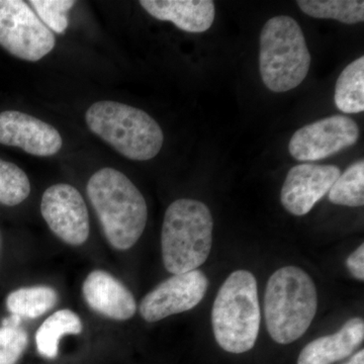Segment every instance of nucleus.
Listing matches in <instances>:
<instances>
[{
	"instance_id": "f257e3e1",
	"label": "nucleus",
	"mask_w": 364,
	"mask_h": 364,
	"mask_svg": "<svg viewBox=\"0 0 364 364\" xmlns=\"http://www.w3.org/2000/svg\"><path fill=\"white\" fill-rule=\"evenodd\" d=\"M86 193L112 247H133L148 219L147 203L135 184L119 170L105 167L90 177Z\"/></svg>"
},
{
	"instance_id": "f03ea898",
	"label": "nucleus",
	"mask_w": 364,
	"mask_h": 364,
	"mask_svg": "<svg viewBox=\"0 0 364 364\" xmlns=\"http://www.w3.org/2000/svg\"><path fill=\"white\" fill-rule=\"evenodd\" d=\"M318 294L310 275L301 268L284 267L268 280L264 296L267 331L279 344L301 338L312 324Z\"/></svg>"
},
{
	"instance_id": "7ed1b4c3",
	"label": "nucleus",
	"mask_w": 364,
	"mask_h": 364,
	"mask_svg": "<svg viewBox=\"0 0 364 364\" xmlns=\"http://www.w3.org/2000/svg\"><path fill=\"white\" fill-rule=\"evenodd\" d=\"M214 220L200 200L181 198L165 212L161 233L164 267L172 274L198 269L207 261L213 246Z\"/></svg>"
},
{
	"instance_id": "20e7f679",
	"label": "nucleus",
	"mask_w": 364,
	"mask_h": 364,
	"mask_svg": "<svg viewBox=\"0 0 364 364\" xmlns=\"http://www.w3.org/2000/svg\"><path fill=\"white\" fill-rule=\"evenodd\" d=\"M260 323L255 277L247 270H236L225 280L213 306L215 341L230 353H245L256 343Z\"/></svg>"
},
{
	"instance_id": "39448f33",
	"label": "nucleus",
	"mask_w": 364,
	"mask_h": 364,
	"mask_svg": "<svg viewBox=\"0 0 364 364\" xmlns=\"http://www.w3.org/2000/svg\"><path fill=\"white\" fill-rule=\"evenodd\" d=\"M85 119L91 132L131 160L152 159L164 142L162 129L152 117L121 102H95L86 112Z\"/></svg>"
},
{
	"instance_id": "423d86ee",
	"label": "nucleus",
	"mask_w": 364,
	"mask_h": 364,
	"mask_svg": "<svg viewBox=\"0 0 364 364\" xmlns=\"http://www.w3.org/2000/svg\"><path fill=\"white\" fill-rule=\"evenodd\" d=\"M311 54L301 26L287 16L267 21L260 35L261 78L273 92L298 87L308 75Z\"/></svg>"
},
{
	"instance_id": "0eeeda50",
	"label": "nucleus",
	"mask_w": 364,
	"mask_h": 364,
	"mask_svg": "<svg viewBox=\"0 0 364 364\" xmlns=\"http://www.w3.org/2000/svg\"><path fill=\"white\" fill-rule=\"evenodd\" d=\"M56 39L21 0H0V46L26 61L44 58L54 49Z\"/></svg>"
},
{
	"instance_id": "6e6552de",
	"label": "nucleus",
	"mask_w": 364,
	"mask_h": 364,
	"mask_svg": "<svg viewBox=\"0 0 364 364\" xmlns=\"http://www.w3.org/2000/svg\"><path fill=\"white\" fill-rule=\"evenodd\" d=\"M358 139V124L336 114L299 129L289 141V151L298 161H318L352 147Z\"/></svg>"
},
{
	"instance_id": "1a4fd4ad",
	"label": "nucleus",
	"mask_w": 364,
	"mask_h": 364,
	"mask_svg": "<svg viewBox=\"0 0 364 364\" xmlns=\"http://www.w3.org/2000/svg\"><path fill=\"white\" fill-rule=\"evenodd\" d=\"M41 213L50 230L72 246L85 244L90 237V215L82 196L70 184L46 189Z\"/></svg>"
},
{
	"instance_id": "9d476101",
	"label": "nucleus",
	"mask_w": 364,
	"mask_h": 364,
	"mask_svg": "<svg viewBox=\"0 0 364 364\" xmlns=\"http://www.w3.org/2000/svg\"><path fill=\"white\" fill-rule=\"evenodd\" d=\"M208 287V277L202 270L173 274L143 299L141 317L153 323L191 310L205 298Z\"/></svg>"
},
{
	"instance_id": "9b49d317",
	"label": "nucleus",
	"mask_w": 364,
	"mask_h": 364,
	"mask_svg": "<svg viewBox=\"0 0 364 364\" xmlns=\"http://www.w3.org/2000/svg\"><path fill=\"white\" fill-rule=\"evenodd\" d=\"M341 171L335 165L312 163L296 165L289 170L280 193L287 212L305 215L331 189Z\"/></svg>"
},
{
	"instance_id": "f8f14e48",
	"label": "nucleus",
	"mask_w": 364,
	"mask_h": 364,
	"mask_svg": "<svg viewBox=\"0 0 364 364\" xmlns=\"http://www.w3.org/2000/svg\"><path fill=\"white\" fill-rule=\"evenodd\" d=\"M62 136L51 124L18 111L0 112V144L21 148L33 156L57 154Z\"/></svg>"
},
{
	"instance_id": "ddd939ff",
	"label": "nucleus",
	"mask_w": 364,
	"mask_h": 364,
	"mask_svg": "<svg viewBox=\"0 0 364 364\" xmlns=\"http://www.w3.org/2000/svg\"><path fill=\"white\" fill-rule=\"evenodd\" d=\"M82 293L91 310L112 320H129L136 314L133 294L111 273L104 270H93L87 275Z\"/></svg>"
},
{
	"instance_id": "4468645a",
	"label": "nucleus",
	"mask_w": 364,
	"mask_h": 364,
	"mask_svg": "<svg viewBox=\"0 0 364 364\" xmlns=\"http://www.w3.org/2000/svg\"><path fill=\"white\" fill-rule=\"evenodd\" d=\"M140 4L153 18L171 21L184 32H205L215 21L212 0H141Z\"/></svg>"
},
{
	"instance_id": "2eb2a0df",
	"label": "nucleus",
	"mask_w": 364,
	"mask_h": 364,
	"mask_svg": "<svg viewBox=\"0 0 364 364\" xmlns=\"http://www.w3.org/2000/svg\"><path fill=\"white\" fill-rule=\"evenodd\" d=\"M363 318H350L338 332L320 337L301 350L298 364H333L348 358L363 343Z\"/></svg>"
},
{
	"instance_id": "dca6fc26",
	"label": "nucleus",
	"mask_w": 364,
	"mask_h": 364,
	"mask_svg": "<svg viewBox=\"0 0 364 364\" xmlns=\"http://www.w3.org/2000/svg\"><path fill=\"white\" fill-rule=\"evenodd\" d=\"M83 326L77 314L60 310L50 316L41 325L36 334V343L41 355L55 358L58 355L60 339L67 334H80Z\"/></svg>"
},
{
	"instance_id": "f3484780",
	"label": "nucleus",
	"mask_w": 364,
	"mask_h": 364,
	"mask_svg": "<svg viewBox=\"0 0 364 364\" xmlns=\"http://www.w3.org/2000/svg\"><path fill=\"white\" fill-rule=\"evenodd\" d=\"M58 303V294L53 287H21L7 296V310L11 315L26 318H39Z\"/></svg>"
},
{
	"instance_id": "a211bd4d",
	"label": "nucleus",
	"mask_w": 364,
	"mask_h": 364,
	"mask_svg": "<svg viewBox=\"0 0 364 364\" xmlns=\"http://www.w3.org/2000/svg\"><path fill=\"white\" fill-rule=\"evenodd\" d=\"M335 105L344 114L364 111V57L351 62L337 79Z\"/></svg>"
},
{
	"instance_id": "6ab92c4d",
	"label": "nucleus",
	"mask_w": 364,
	"mask_h": 364,
	"mask_svg": "<svg viewBox=\"0 0 364 364\" xmlns=\"http://www.w3.org/2000/svg\"><path fill=\"white\" fill-rule=\"evenodd\" d=\"M299 9L315 18H331L346 25H355L364 20L363 0H299Z\"/></svg>"
},
{
	"instance_id": "aec40b11",
	"label": "nucleus",
	"mask_w": 364,
	"mask_h": 364,
	"mask_svg": "<svg viewBox=\"0 0 364 364\" xmlns=\"http://www.w3.org/2000/svg\"><path fill=\"white\" fill-rule=\"evenodd\" d=\"M330 202L346 207L364 205V160L353 163L340 174L329 191Z\"/></svg>"
},
{
	"instance_id": "412c9836",
	"label": "nucleus",
	"mask_w": 364,
	"mask_h": 364,
	"mask_svg": "<svg viewBox=\"0 0 364 364\" xmlns=\"http://www.w3.org/2000/svg\"><path fill=\"white\" fill-rule=\"evenodd\" d=\"M30 193L31 183L26 172L0 158V203L14 207L26 200Z\"/></svg>"
},
{
	"instance_id": "4be33fe9",
	"label": "nucleus",
	"mask_w": 364,
	"mask_h": 364,
	"mask_svg": "<svg viewBox=\"0 0 364 364\" xmlns=\"http://www.w3.org/2000/svg\"><path fill=\"white\" fill-rule=\"evenodd\" d=\"M21 318L11 315L0 327V364H16L28 346V333L21 327Z\"/></svg>"
},
{
	"instance_id": "5701e85b",
	"label": "nucleus",
	"mask_w": 364,
	"mask_h": 364,
	"mask_svg": "<svg viewBox=\"0 0 364 364\" xmlns=\"http://www.w3.org/2000/svg\"><path fill=\"white\" fill-rule=\"evenodd\" d=\"M37 11L38 18L53 32L63 33L68 26L67 13L74 6L73 0H32L28 2Z\"/></svg>"
},
{
	"instance_id": "b1692460",
	"label": "nucleus",
	"mask_w": 364,
	"mask_h": 364,
	"mask_svg": "<svg viewBox=\"0 0 364 364\" xmlns=\"http://www.w3.org/2000/svg\"><path fill=\"white\" fill-rule=\"evenodd\" d=\"M347 268L349 272L355 277L356 279H364V245L360 246L353 253L350 254L346 260Z\"/></svg>"
},
{
	"instance_id": "393cba45",
	"label": "nucleus",
	"mask_w": 364,
	"mask_h": 364,
	"mask_svg": "<svg viewBox=\"0 0 364 364\" xmlns=\"http://www.w3.org/2000/svg\"><path fill=\"white\" fill-rule=\"evenodd\" d=\"M345 364H364V350L361 349L360 351L358 352L353 358Z\"/></svg>"
},
{
	"instance_id": "a878e982",
	"label": "nucleus",
	"mask_w": 364,
	"mask_h": 364,
	"mask_svg": "<svg viewBox=\"0 0 364 364\" xmlns=\"http://www.w3.org/2000/svg\"><path fill=\"white\" fill-rule=\"evenodd\" d=\"M1 247H2V237H1V233H0V253H1Z\"/></svg>"
}]
</instances>
